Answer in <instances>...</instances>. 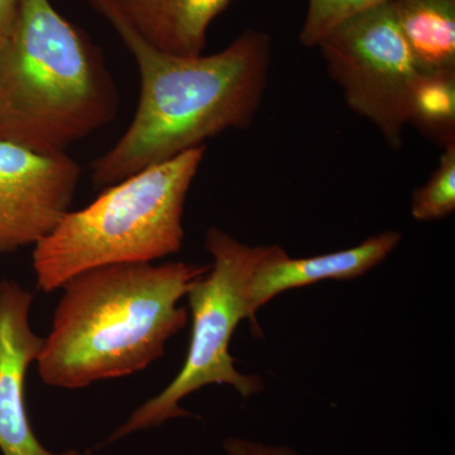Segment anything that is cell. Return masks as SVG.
<instances>
[{"instance_id": "cell-11", "label": "cell", "mask_w": 455, "mask_h": 455, "mask_svg": "<svg viewBox=\"0 0 455 455\" xmlns=\"http://www.w3.org/2000/svg\"><path fill=\"white\" fill-rule=\"evenodd\" d=\"M390 2L419 71H455V0Z\"/></svg>"}, {"instance_id": "cell-14", "label": "cell", "mask_w": 455, "mask_h": 455, "mask_svg": "<svg viewBox=\"0 0 455 455\" xmlns=\"http://www.w3.org/2000/svg\"><path fill=\"white\" fill-rule=\"evenodd\" d=\"M387 0H307V12L299 40L305 47H316L331 29L348 18Z\"/></svg>"}, {"instance_id": "cell-1", "label": "cell", "mask_w": 455, "mask_h": 455, "mask_svg": "<svg viewBox=\"0 0 455 455\" xmlns=\"http://www.w3.org/2000/svg\"><path fill=\"white\" fill-rule=\"evenodd\" d=\"M136 60L139 107L124 134L92 164L94 187L106 188L152 164L205 146L228 130H247L268 84L271 40L247 29L220 52L170 55L133 31L109 0H88Z\"/></svg>"}, {"instance_id": "cell-15", "label": "cell", "mask_w": 455, "mask_h": 455, "mask_svg": "<svg viewBox=\"0 0 455 455\" xmlns=\"http://www.w3.org/2000/svg\"><path fill=\"white\" fill-rule=\"evenodd\" d=\"M226 455H300L287 445H269L243 438H228L223 443Z\"/></svg>"}, {"instance_id": "cell-5", "label": "cell", "mask_w": 455, "mask_h": 455, "mask_svg": "<svg viewBox=\"0 0 455 455\" xmlns=\"http://www.w3.org/2000/svg\"><path fill=\"white\" fill-rule=\"evenodd\" d=\"M205 248L212 256L211 269L188 290L191 335L187 359L178 376L160 394L132 412L107 440V444L139 431L154 429L173 419L188 418L181 401L211 385L232 386L243 398L260 394L262 379L243 374L230 355V339L236 326L247 319L253 329L250 309V287L254 269L266 256L268 245L251 247L212 227L206 232Z\"/></svg>"}, {"instance_id": "cell-8", "label": "cell", "mask_w": 455, "mask_h": 455, "mask_svg": "<svg viewBox=\"0 0 455 455\" xmlns=\"http://www.w3.org/2000/svg\"><path fill=\"white\" fill-rule=\"evenodd\" d=\"M35 295L16 281H0V451L3 455H84L76 449L53 453L29 423L27 371L37 361L44 338L29 324Z\"/></svg>"}, {"instance_id": "cell-12", "label": "cell", "mask_w": 455, "mask_h": 455, "mask_svg": "<svg viewBox=\"0 0 455 455\" xmlns=\"http://www.w3.org/2000/svg\"><path fill=\"white\" fill-rule=\"evenodd\" d=\"M409 123L443 146L455 140V71L419 75L410 98Z\"/></svg>"}, {"instance_id": "cell-4", "label": "cell", "mask_w": 455, "mask_h": 455, "mask_svg": "<svg viewBox=\"0 0 455 455\" xmlns=\"http://www.w3.org/2000/svg\"><path fill=\"white\" fill-rule=\"evenodd\" d=\"M205 151L196 147L146 167L103 188L85 208L66 212L33 247L37 289L49 293L88 269L178 253L185 203Z\"/></svg>"}, {"instance_id": "cell-7", "label": "cell", "mask_w": 455, "mask_h": 455, "mask_svg": "<svg viewBox=\"0 0 455 455\" xmlns=\"http://www.w3.org/2000/svg\"><path fill=\"white\" fill-rule=\"evenodd\" d=\"M79 164L0 140V254L35 247L70 212Z\"/></svg>"}, {"instance_id": "cell-13", "label": "cell", "mask_w": 455, "mask_h": 455, "mask_svg": "<svg viewBox=\"0 0 455 455\" xmlns=\"http://www.w3.org/2000/svg\"><path fill=\"white\" fill-rule=\"evenodd\" d=\"M455 211V140L444 146L438 169L412 196L411 212L419 221L439 220Z\"/></svg>"}, {"instance_id": "cell-2", "label": "cell", "mask_w": 455, "mask_h": 455, "mask_svg": "<svg viewBox=\"0 0 455 455\" xmlns=\"http://www.w3.org/2000/svg\"><path fill=\"white\" fill-rule=\"evenodd\" d=\"M211 266L116 263L68 281L38 355L41 381L80 390L140 372L188 322L180 301Z\"/></svg>"}, {"instance_id": "cell-16", "label": "cell", "mask_w": 455, "mask_h": 455, "mask_svg": "<svg viewBox=\"0 0 455 455\" xmlns=\"http://www.w3.org/2000/svg\"><path fill=\"white\" fill-rule=\"evenodd\" d=\"M18 2L20 0H0V42L4 40L9 29L13 25Z\"/></svg>"}, {"instance_id": "cell-6", "label": "cell", "mask_w": 455, "mask_h": 455, "mask_svg": "<svg viewBox=\"0 0 455 455\" xmlns=\"http://www.w3.org/2000/svg\"><path fill=\"white\" fill-rule=\"evenodd\" d=\"M316 47L350 110L372 123L392 149H401L420 71L390 0L344 20Z\"/></svg>"}, {"instance_id": "cell-3", "label": "cell", "mask_w": 455, "mask_h": 455, "mask_svg": "<svg viewBox=\"0 0 455 455\" xmlns=\"http://www.w3.org/2000/svg\"><path fill=\"white\" fill-rule=\"evenodd\" d=\"M103 52L50 0H20L0 42V140L66 154L116 119Z\"/></svg>"}, {"instance_id": "cell-9", "label": "cell", "mask_w": 455, "mask_h": 455, "mask_svg": "<svg viewBox=\"0 0 455 455\" xmlns=\"http://www.w3.org/2000/svg\"><path fill=\"white\" fill-rule=\"evenodd\" d=\"M403 235L387 230L370 236L348 250L320 254L307 259H292L277 244L268 245L260 259L250 287V309L253 320L252 334L262 338L257 313L272 299L287 291L325 280H353L377 267L400 244Z\"/></svg>"}, {"instance_id": "cell-10", "label": "cell", "mask_w": 455, "mask_h": 455, "mask_svg": "<svg viewBox=\"0 0 455 455\" xmlns=\"http://www.w3.org/2000/svg\"><path fill=\"white\" fill-rule=\"evenodd\" d=\"M149 46L170 55H203L212 20L232 0H109Z\"/></svg>"}]
</instances>
